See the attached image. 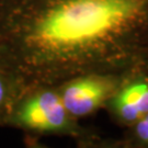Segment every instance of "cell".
<instances>
[{
    "label": "cell",
    "mask_w": 148,
    "mask_h": 148,
    "mask_svg": "<svg viewBox=\"0 0 148 148\" xmlns=\"http://www.w3.org/2000/svg\"><path fill=\"white\" fill-rule=\"evenodd\" d=\"M0 68L24 88L148 71V0H0Z\"/></svg>",
    "instance_id": "obj_1"
},
{
    "label": "cell",
    "mask_w": 148,
    "mask_h": 148,
    "mask_svg": "<svg viewBox=\"0 0 148 148\" xmlns=\"http://www.w3.org/2000/svg\"><path fill=\"white\" fill-rule=\"evenodd\" d=\"M5 124L29 133L74 138L81 147H108L109 138L84 127L64 106L56 86L24 88Z\"/></svg>",
    "instance_id": "obj_2"
},
{
    "label": "cell",
    "mask_w": 148,
    "mask_h": 148,
    "mask_svg": "<svg viewBox=\"0 0 148 148\" xmlns=\"http://www.w3.org/2000/svg\"><path fill=\"white\" fill-rule=\"evenodd\" d=\"M134 74L81 75L56 87L67 111L80 120L103 109L108 100Z\"/></svg>",
    "instance_id": "obj_3"
},
{
    "label": "cell",
    "mask_w": 148,
    "mask_h": 148,
    "mask_svg": "<svg viewBox=\"0 0 148 148\" xmlns=\"http://www.w3.org/2000/svg\"><path fill=\"white\" fill-rule=\"evenodd\" d=\"M117 125L128 127L148 113V71L132 75L103 108Z\"/></svg>",
    "instance_id": "obj_4"
},
{
    "label": "cell",
    "mask_w": 148,
    "mask_h": 148,
    "mask_svg": "<svg viewBox=\"0 0 148 148\" xmlns=\"http://www.w3.org/2000/svg\"><path fill=\"white\" fill-rule=\"evenodd\" d=\"M24 87L10 73L0 68V124L5 121Z\"/></svg>",
    "instance_id": "obj_5"
},
{
    "label": "cell",
    "mask_w": 148,
    "mask_h": 148,
    "mask_svg": "<svg viewBox=\"0 0 148 148\" xmlns=\"http://www.w3.org/2000/svg\"><path fill=\"white\" fill-rule=\"evenodd\" d=\"M113 147L148 148V113L135 124L126 127L123 137L114 140Z\"/></svg>",
    "instance_id": "obj_6"
}]
</instances>
